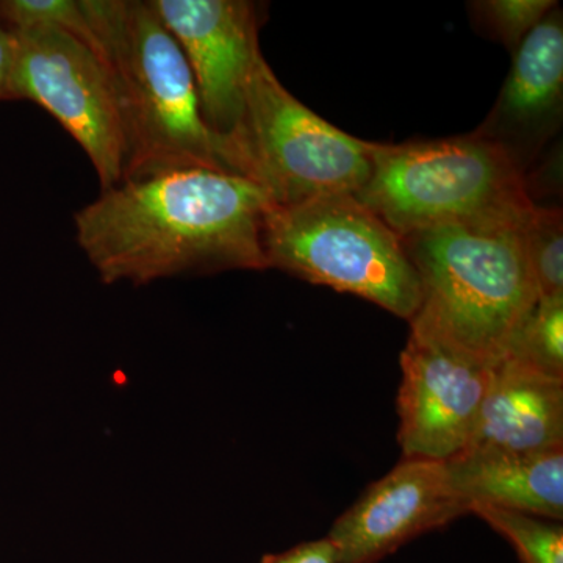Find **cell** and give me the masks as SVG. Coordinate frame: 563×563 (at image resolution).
<instances>
[{"mask_svg":"<svg viewBox=\"0 0 563 563\" xmlns=\"http://www.w3.org/2000/svg\"><path fill=\"white\" fill-rule=\"evenodd\" d=\"M273 202L255 181L209 168L121 181L74 218L77 243L106 284L268 269Z\"/></svg>","mask_w":563,"mask_h":563,"instance_id":"obj_1","label":"cell"},{"mask_svg":"<svg viewBox=\"0 0 563 563\" xmlns=\"http://www.w3.org/2000/svg\"><path fill=\"white\" fill-rule=\"evenodd\" d=\"M80 5L120 99L124 180L185 168L233 173L224 146L203 122L184 51L151 2L80 0Z\"/></svg>","mask_w":563,"mask_h":563,"instance_id":"obj_2","label":"cell"},{"mask_svg":"<svg viewBox=\"0 0 563 563\" xmlns=\"http://www.w3.org/2000/svg\"><path fill=\"white\" fill-rule=\"evenodd\" d=\"M523 224L439 225L404 235L421 287L410 332L484 365L503 361L539 302Z\"/></svg>","mask_w":563,"mask_h":563,"instance_id":"obj_3","label":"cell"},{"mask_svg":"<svg viewBox=\"0 0 563 563\" xmlns=\"http://www.w3.org/2000/svg\"><path fill=\"white\" fill-rule=\"evenodd\" d=\"M354 196L401 236L439 225H521L536 207L520 166L476 132L372 143V173Z\"/></svg>","mask_w":563,"mask_h":563,"instance_id":"obj_4","label":"cell"},{"mask_svg":"<svg viewBox=\"0 0 563 563\" xmlns=\"http://www.w3.org/2000/svg\"><path fill=\"white\" fill-rule=\"evenodd\" d=\"M268 269L361 296L412 321L420 279L402 236L354 195L273 206L263 228Z\"/></svg>","mask_w":563,"mask_h":563,"instance_id":"obj_5","label":"cell"},{"mask_svg":"<svg viewBox=\"0 0 563 563\" xmlns=\"http://www.w3.org/2000/svg\"><path fill=\"white\" fill-rule=\"evenodd\" d=\"M229 154L233 172L276 207L357 195L372 173V141L347 135L299 102L265 57L252 70Z\"/></svg>","mask_w":563,"mask_h":563,"instance_id":"obj_6","label":"cell"},{"mask_svg":"<svg viewBox=\"0 0 563 563\" xmlns=\"http://www.w3.org/2000/svg\"><path fill=\"white\" fill-rule=\"evenodd\" d=\"M14 99L49 111L90 158L102 191L124 180L128 143L106 62L73 33L52 25L13 31Z\"/></svg>","mask_w":563,"mask_h":563,"instance_id":"obj_7","label":"cell"},{"mask_svg":"<svg viewBox=\"0 0 563 563\" xmlns=\"http://www.w3.org/2000/svg\"><path fill=\"white\" fill-rule=\"evenodd\" d=\"M150 2L184 51L198 88L203 122L221 141L232 168L229 143L242 122L252 70L263 57L257 3L247 0Z\"/></svg>","mask_w":563,"mask_h":563,"instance_id":"obj_8","label":"cell"},{"mask_svg":"<svg viewBox=\"0 0 563 563\" xmlns=\"http://www.w3.org/2000/svg\"><path fill=\"white\" fill-rule=\"evenodd\" d=\"M490 368L410 332L396 402L402 459L450 462L472 446Z\"/></svg>","mask_w":563,"mask_h":563,"instance_id":"obj_9","label":"cell"},{"mask_svg":"<svg viewBox=\"0 0 563 563\" xmlns=\"http://www.w3.org/2000/svg\"><path fill=\"white\" fill-rule=\"evenodd\" d=\"M472 514L446 462L402 459L336 518L328 539L339 563H377L404 544Z\"/></svg>","mask_w":563,"mask_h":563,"instance_id":"obj_10","label":"cell"},{"mask_svg":"<svg viewBox=\"0 0 563 563\" xmlns=\"http://www.w3.org/2000/svg\"><path fill=\"white\" fill-rule=\"evenodd\" d=\"M562 114L563 18L554 7L514 52L503 90L474 132L498 144L528 174L558 135Z\"/></svg>","mask_w":563,"mask_h":563,"instance_id":"obj_11","label":"cell"},{"mask_svg":"<svg viewBox=\"0 0 563 563\" xmlns=\"http://www.w3.org/2000/svg\"><path fill=\"white\" fill-rule=\"evenodd\" d=\"M559 446H563V379L512 355L492 365L468 450L528 453Z\"/></svg>","mask_w":563,"mask_h":563,"instance_id":"obj_12","label":"cell"},{"mask_svg":"<svg viewBox=\"0 0 563 563\" xmlns=\"http://www.w3.org/2000/svg\"><path fill=\"white\" fill-rule=\"evenodd\" d=\"M463 498L510 512L563 520V446L544 451L474 450L446 462Z\"/></svg>","mask_w":563,"mask_h":563,"instance_id":"obj_13","label":"cell"},{"mask_svg":"<svg viewBox=\"0 0 563 563\" xmlns=\"http://www.w3.org/2000/svg\"><path fill=\"white\" fill-rule=\"evenodd\" d=\"M526 257L539 299L563 298V214L561 207H533L521 228Z\"/></svg>","mask_w":563,"mask_h":563,"instance_id":"obj_14","label":"cell"},{"mask_svg":"<svg viewBox=\"0 0 563 563\" xmlns=\"http://www.w3.org/2000/svg\"><path fill=\"white\" fill-rule=\"evenodd\" d=\"M472 514L503 536L521 563H563L562 521L473 504Z\"/></svg>","mask_w":563,"mask_h":563,"instance_id":"obj_15","label":"cell"},{"mask_svg":"<svg viewBox=\"0 0 563 563\" xmlns=\"http://www.w3.org/2000/svg\"><path fill=\"white\" fill-rule=\"evenodd\" d=\"M507 355L563 379V298L539 299Z\"/></svg>","mask_w":563,"mask_h":563,"instance_id":"obj_16","label":"cell"},{"mask_svg":"<svg viewBox=\"0 0 563 563\" xmlns=\"http://www.w3.org/2000/svg\"><path fill=\"white\" fill-rule=\"evenodd\" d=\"M474 24L510 52L558 7L553 0H483L470 3Z\"/></svg>","mask_w":563,"mask_h":563,"instance_id":"obj_17","label":"cell"},{"mask_svg":"<svg viewBox=\"0 0 563 563\" xmlns=\"http://www.w3.org/2000/svg\"><path fill=\"white\" fill-rule=\"evenodd\" d=\"M0 20L5 22L11 31L38 25L63 29L87 43L92 49H98L95 35L81 10L80 0H2Z\"/></svg>","mask_w":563,"mask_h":563,"instance_id":"obj_18","label":"cell"},{"mask_svg":"<svg viewBox=\"0 0 563 563\" xmlns=\"http://www.w3.org/2000/svg\"><path fill=\"white\" fill-rule=\"evenodd\" d=\"M261 563H339V554L328 537L292 547L279 554H266Z\"/></svg>","mask_w":563,"mask_h":563,"instance_id":"obj_19","label":"cell"},{"mask_svg":"<svg viewBox=\"0 0 563 563\" xmlns=\"http://www.w3.org/2000/svg\"><path fill=\"white\" fill-rule=\"evenodd\" d=\"M14 63H16V36L9 25L0 20V101L14 99Z\"/></svg>","mask_w":563,"mask_h":563,"instance_id":"obj_20","label":"cell"}]
</instances>
